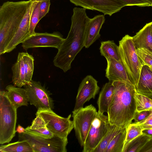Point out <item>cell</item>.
Returning a JSON list of instances; mask_svg holds the SVG:
<instances>
[{
	"label": "cell",
	"mask_w": 152,
	"mask_h": 152,
	"mask_svg": "<svg viewBox=\"0 0 152 152\" xmlns=\"http://www.w3.org/2000/svg\"><path fill=\"white\" fill-rule=\"evenodd\" d=\"M16 131L17 132L20 134L24 133L26 132L25 129L24 128L20 125H18Z\"/></svg>",
	"instance_id": "cell-38"
},
{
	"label": "cell",
	"mask_w": 152,
	"mask_h": 152,
	"mask_svg": "<svg viewBox=\"0 0 152 152\" xmlns=\"http://www.w3.org/2000/svg\"><path fill=\"white\" fill-rule=\"evenodd\" d=\"M99 89L96 80L91 75L86 76L79 87L73 110L83 107L86 102L92 98L94 99Z\"/></svg>",
	"instance_id": "cell-14"
},
{
	"label": "cell",
	"mask_w": 152,
	"mask_h": 152,
	"mask_svg": "<svg viewBox=\"0 0 152 152\" xmlns=\"http://www.w3.org/2000/svg\"><path fill=\"white\" fill-rule=\"evenodd\" d=\"M36 117L33 120L31 125L25 128L26 132L30 134L46 138H51L54 136L48 129L42 117L36 114Z\"/></svg>",
	"instance_id": "cell-22"
},
{
	"label": "cell",
	"mask_w": 152,
	"mask_h": 152,
	"mask_svg": "<svg viewBox=\"0 0 152 152\" xmlns=\"http://www.w3.org/2000/svg\"><path fill=\"white\" fill-rule=\"evenodd\" d=\"M136 50L137 53L144 65L152 66V53L143 49Z\"/></svg>",
	"instance_id": "cell-31"
},
{
	"label": "cell",
	"mask_w": 152,
	"mask_h": 152,
	"mask_svg": "<svg viewBox=\"0 0 152 152\" xmlns=\"http://www.w3.org/2000/svg\"><path fill=\"white\" fill-rule=\"evenodd\" d=\"M34 61V57L28 53H18L16 61L12 67V80L14 86L21 88L32 80Z\"/></svg>",
	"instance_id": "cell-9"
},
{
	"label": "cell",
	"mask_w": 152,
	"mask_h": 152,
	"mask_svg": "<svg viewBox=\"0 0 152 152\" xmlns=\"http://www.w3.org/2000/svg\"><path fill=\"white\" fill-rule=\"evenodd\" d=\"M150 110H145L139 112H136L134 118V123L140 122L146 118L150 114Z\"/></svg>",
	"instance_id": "cell-35"
},
{
	"label": "cell",
	"mask_w": 152,
	"mask_h": 152,
	"mask_svg": "<svg viewBox=\"0 0 152 152\" xmlns=\"http://www.w3.org/2000/svg\"><path fill=\"white\" fill-rule=\"evenodd\" d=\"M5 91H0V144L9 142L15 136L17 109L6 96Z\"/></svg>",
	"instance_id": "cell-5"
},
{
	"label": "cell",
	"mask_w": 152,
	"mask_h": 152,
	"mask_svg": "<svg viewBox=\"0 0 152 152\" xmlns=\"http://www.w3.org/2000/svg\"><path fill=\"white\" fill-rule=\"evenodd\" d=\"M86 10L83 8H73L70 30L54 58V65L64 72L70 69L72 62L84 47L85 28L90 19Z\"/></svg>",
	"instance_id": "cell-1"
},
{
	"label": "cell",
	"mask_w": 152,
	"mask_h": 152,
	"mask_svg": "<svg viewBox=\"0 0 152 152\" xmlns=\"http://www.w3.org/2000/svg\"><path fill=\"white\" fill-rule=\"evenodd\" d=\"M98 112L91 104L72 112L73 122L76 136L83 147L92 124Z\"/></svg>",
	"instance_id": "cell-8"
},
{
	"label": "cell",
	"mask_w": 152,
	"mask_h": 152,
	"mask_svg": "<svg viewBox=\"0 0 152 152\" xmlns=\"http://www.w3.org/2000/svg\"><path fill=\"white\" fill-rule=\"evenodd\" d=\"M0 151L3 152H34L26 140H20L6 145H1Z\"/></svg>",
	"instance_id": "cell-25"
},
{
	"label": "cell",
	"mask_w": 152,
	"mask_h": 152,
	"mask_svg": "<svg viewBox=\"0 0 152 152\" xmlns=\"http://www.w3.org/2000/svg\"><path fill=\"white\" fill-rule=\"evenodd\" d=\"M122 4L124 7L136 6L143 7L150 6V4L144 0H115Z\"/></svg>",
	"instance_id": "cell-32"
},
{
	"label": "cell",
	"mask_w": 152,
	"mask_h": 152,
	"mask_svg": "<svg viewBox=\"0 0 152 152\" xmlns=\"http://www.w3.org/2000/svg\"><path fill=\"white\" fill-rule=\"evenodd\" d=\"M110 123L107 115L98 112L89 130L83 152H93L107 132Z\"/></svg>",
	"instance_id": "cell-10"
},
{
	"label": "cell",
	"mask_w": 152,
	"mask_h": 152,
	"mask_svg": "<svg viewBox=\"0 0 152 152\" xmlns=\"http://www.w3.org/2000/svg\"><path fill=\"white\" fill-rule=\"evenodd\" d=\"M34 1H36V2H41L42 1H43L45 0H33Z\"/></svg>",
	"instance_id": "cell-40"
},
{
	"label": "cell",
	"mask_w": 152,
	"mask_h": 152,
	"mask_svg": "<svg viewBox=\"0 0 152 152\" xmlns=\"http://www.w3.org/2000/svg\"><path fill=\"white\" fill-rule=\"evenodd\" d=\"M151 29H152V22H151Z\"/></svg>",
	"instance_id": "cell-41"
},
{
	"label": "cell",
	"mask_w": 152,
	"mask_h": 152,
	"mask_svg": "<svg viewBox=\"0 0 152 152\" xmlns=\"http://www.w3.org/2000/svg\"><path fill=\"white\" fill-rule=\"evenodd\" d=\"M142 133L152 138V128L143 129L142 130Z\"/></svg>",
	"instance_id": "cell-37"
},
{
	"label": "cell",
	"mask_w": 152,
	"mask_h": 152,
	"mask_svg": "<svg viewBox=\"0 0 152 152\" xmlns=\"http://www.w3.org/2000/svg\"><path fill=\"white\" fill-rule=\"evenodd\" d=\"M50 0H45L40 2L39 7V20H41L49 12Z\"/></svg>",
	"instance_id": "cell-33"
},
{
	"label": "cell",
	"mask_w": 152,
	"mask_h": 152,
	"mask_svg": "<svg viewBox=\"0 0 152 152\" xmlns=\"http://www.w3.org/2000/svg\"><path fill=\"white\" fill-rule=\"evenodd\" d=\"M112 83L114 93L107 115L111 125L123 129L132 123L136 112V91L130 82L115 81Z\"/></svg>",
	"instance_id": "cell-2"
},
{
	"label": "cell",
	"mask_w": 152,
	"mask_h": 152,
	"mask_svg": "<svg viewBox=\"0 0 152 152\" xmlns=\"http://www.w3.org/2000/svg\"><path fill=\"white\" fill-rule=\"evenodd\" d=\"M105 18L104 15H99L90 18L87 23L84 36V47L88 48L100 36L99 32Z\"/></svg>",
	"instance_id": "cell-16"
},
{
	"label": "cell",
	"mask_w": 152,
	"mask_h": 152,
	"mask_svg": "<svg viewBox=\"0 0 152 152\" xmlns=\"http://www.w3.org/2000/svg\"><path fill=\"white\" fill-rule=\"evenodd\" d=\"M151 138L150 137L142 134L131 141L124 148L123 152H139Z\"/></svg>",
	"instance_id": "cell-27"
},
{
	"label": "cell",
	"mask_w": 152,
	"mask_h": 152,
	"mask_svg": "<svg viewBox=\"0 0 152 152\" xmlns=\"http://www.w3.org/2000/svg\"><path fill=\"white\" fill-rule=\"evenodd\" d=\"M34 4V1H33L14 36L5 48L4 53L12 51L18 44L22 43L30 36L29 31L30 18Z\"/></svg>",
	"instance_id": "cell-15"
},
{
	"label": "cell",
	"mask_w": 152,
	"mask_h": 152,
	"mask_svg": "<svg viewBox=\"0 0 152 152\" xmlns=\"http://www.w3.org/2000/svg\"><path fill=\"white\" fill-rule=\"evenodd\" d=\"M142 129L141 126L136 123H131L126 128V134L124 149L131 141L142 134Z\"/></svg>",
	"instance_id": "cell-29"
},
{
	"label": "cell",
	"mask_w": 152,
	"mask_h": 152,
	"mask_svg": "<svg viewBox=\"0 0 152 152\" xmlns=\"http://www.w3.org/2000/svg\"><path fill=\"white\" fill-rule=\"evenodd\" d=\"M148 2L150 5V6H152V0H144Z\"/></svg>",
	"instance_id": "cell-39"
},
{
	"label": "cell",
	"mask_w": 152,
	"mask_h": 152,
	"mask_svg": "<svg viewBox=\"0 0 152 152\" xmlns=\"http://www.w3.org/2000/svg\"><path fill=\"white\" fill-rule=\"evenodd\" d=\"M135 89L138 93L152 96V70L148 66H142Z\"/></svg>",
	"instance_id": "cell-19"
},
{
	"label": "cell",
	"mask_w": 152,
	"mask_h": 152,
	"mask_svg": "<svg viewBox=\"0 0 152 152\" xmlns=\"http://www.w3.org/2000/svg\"><path fill=\"white\" fill-rule=\"evenodd\" d=\"M101 56L105 58H110L120 61L119 47L113 40H107L101 42L99 48Z\"/></svg>",
	"instance_id": "cell-23"
},
{
	"label": "cell",
	"mask_w": 152,
	"mask_h": 152,
	"mask_svg": "<svg viewBox=\"0 0 152 152\" xmlns=\"http://www.w3.org/2000/svg\"><path fill=\"white\" fill-rule=\"evenodd\" d=\"M40 3V2L34 1L30 18L29 31L30 36L36 32L35 31V27L40 20L39 17Z\"/></svg>",
	"instance_id": "cell-30"
},
{
	"label": "cell",
	"mask_w": 152,
	"mask_h": 152,
	"mask_svg": "<svg viewBox=\"0 0 152 152\" xmlns=\"http://www.w3.org/2000/svg\"><path fill=\"white\" fill-rule=\"evenodd\" d=\"M126 128L124 129L114 137L109 144L105 152H123Z\"/></svg>",
	"instance_id": "cell-26"
},
{
	"label": "cell",
	"mask_w": 152,
	"mask_h": 152,
	"mask_svg": "<svg viewBox=\"0 0 152 152\" xmlns=\"http://www.w3.org/2000/svg\"><path fill=\"white\" fill-rule=\"evenodd\" d=\"M136 124H139L142 129L152 128V109L150 110V114L146 118Z\"/></svg>",
	"instance_id": "cell-34"
},
{
	"label": "cell",
	"mask_w": 152,
	"mask_h": 152,
	"mask_svg": "<svg viewBox=\"0 0 152 152\" xmlns=\"http://www.w3.org/2000/svg\"><path fill=\"white\" fill-rule=\"evenodd\" d=\"M151 22L132 37L136 49H143L152 53V31Z\"/></svg>",
	"instance_id": "cell-18"
},
{
	"label": "cell",
	"mask_w": 152,
	"mask_h": 152,
	"mask_svg": "<svg viewBox=\"0 0 152 152\" xmlns=\"http://www.w3.org/2000/svg\"><path fill=\"white\" fill-rule=\"evenodd\" d=\"M106 59L107 64L105 76L109 81H124L131 83L121 61H118L110 58Z\"/></svg>",
	"instance_id": "cell-17"
},
{
	"label": "cell",
	"mask_w": 152,
	"mask_h": 152,
	"mask_svg": "<svg viewBox=\"0 0 152 152\" xmlns=\"http://www.w3.org/2000/svg\"><path fill=\"white\" fill-rule=\"evenodd\" d=\"M150 68L152 70V66H150Z\"/></svg>",
	"instance_id": "cell-42"
},
{
	"label": "cell",
	"mask_w": 152,
	"mask_h": 152,
	"mask_svg": "<svg viewBox=\"0 0 152 152\" xmlns=\"http://www.w3.org/2000/svg\"><path fill=\"white\" fill-rule=\"evenodd\" d=\"M118 47L121 60L135 88L144 65L137 53L132 37L125 35L119 41Z\"/></svg>",
	"instance_id": "cell-4"
},
{
	"label": "cell",
	"mask_w": 152,
	"mask_h": 152,
	"mask_svg": "<svg viewBox=\"0 0 152 152\" xmlns=\"http://www.w3.org/2000/svg\"><path fill=\"white\" fill-rule=\"evenodd\" d=\"M33 0L7 1L0 7V54L14 36Z\"/></svg>",
	"instance_id": "cell-3"
},
{
	"label": "cell",
	"mask_w": 152,
	"mask_h": 152,
	"mask_svg": "<svg viewBox=\"0 0 152 152\" xmlns=\"http://www.w3.org/2000/svg\"><path fill=\"white\" fill-rule=\"evenodd\" d=\"M123 129L110 124L107 132L93 152H105L109 144L112 140Z\"/></svg>",
	"instance_id": "cell-24"
},
{
	"label": "cell",
	"mask_w": 152,
	"mask_h": 152,
	"mask_svg": "<svg viewBox=\"0 0 152 152\" xmlns=\"http://www.w3.org/2000/svg\"><path fill=\"white\" fill-rule=\"evenodd\" d=\"M31 105L38 109L53 110L54 108L53 101L50 96L52 94L39 81L32 80L23 86Z\"/></svg>",
	"instance_id": "cell-11"
},
{
	"label": "cell",
	"mask_w": 152,
	"mask_h": 152,
	"mask_svg": "<svg viewBox=\"0 0 152 152\" xmlns=\"http://www.w3.org/2000/svg\"><path fill=\"white\" fill-rule=\"evenodd\" d=\"M75 5L86 9L96 10L104 15L111 16L124 7L115 0H69Z\"/></svg>",
	"instance_id": "cell-13"
},
{
	"label": "cell",
	"mask_w": 152,
	"mask_h": 152,
	"mask_svg": "<svg viewBox=\"0 0 152 152\" xmlns=\"http://www.w3.org/2000/svg\"><path fill=\"white\" fill-rule=\"evenodd\" d=\"M151 97L152 98V96H151Z\"/></svg>",
	"instance_id": "cell-43"
},
{
	"label": "cell",
	"mask_w": 152,
	"mask_h": 152,
	"mask_svg": "<svg viewBox=\"0 0 152 152\" xmlns=\"http://www.w3.org/2000/svg\"><path fill=\"white\" fill-rule=\"evenodd\" d=\"M7 91L5 94L16 108L23 106H27L29 102L26 91L24 88H22L9 85L6 87Z\"/></svg>",
	"instance_id": "cell-20"
},
{
	"label": "cell",
	"mask_w": 152,
	"mask_h": 152,
	"mask_svg": "<svg viewBox=\"0 0 152 152\" xmlns=\"http://www.w3.org/2000/svg\"><path fill=\"white\" fill-rule=\"evenodd\" d=\"M139 152H152V138L141 149Z\"/></svg>",
	"instance_id": "cell-36"
},
{
	"label": "cell",
	"mask_w": 152,
	"mask_h": 152,
	"mask_svg": "<svg viewBox=\"0 0 152 152\" xmlns=\"http://www.w3.org/2000/svg\"><path fill=\"white\" fill-rule=\"evenodd\" d=\"M114 90V86L112 82L109 81L104 85L97 101L99 113L104 114L107 113L113 97Z\"/></svg>",
	"instance_id": "cell-21"
},
{
	"label": "cell",
	"mask_w": 152,
	"mask_h": 152,
	"mask_svg": "<svg viewBox=\"0 0 152 152\" xmlns=\"http://www.w3.org/2000/svg\"><path fill=\"white\" fill-rule=\"evenodd\" d=\"M64 39L58 32L51 33L35 32L22 43V46L26 50L38 47H51L58 49Z\"/></svg>",
	"instance_id": "cell-12"
},
{
	"label": "cell",
	"mask_w": 152,
	"mask_h": 152,
	"mask_svg": "<svg viewBox=\"0 0 152 152\" xmlns=\"http://www.w3.org/2000/svg\"><path fill=\"white\" fill-rule=\"evenodd\" d=\"M136 112L150 110L152 109V99L149 97L137 93L134 94Z\"/></svg>",
	"instance_id": "cell-28"
},
{
	"label": "cell",
	"mask_w": 152,
	"mask_h": 152,
	"mask_svg": "<svg viewBox=\"0 0 152 152\" xmlns=\"http://www.w3.org/2000/svg\"><path fill=\"white\" fill-rule=\"evenodd\" d=\"M19 140H25L30 144L34 152H66L68 139L62 138L54 135L46 138L32 134L26 132L19 134Z\"/></svg>",
	"instance_id": "cell-6"
},
{
	"label": "cell",
	"mask_w": 152,
	"mask_h": 152,
	"mask_svg": "<svg viewBox=\"0 0 152 152\" xmlns=\"http://www.w3.org/2000/svg\"><path fill=\"white\" fill-rule=\"evenodd\" d=\"M44 120L48 129L54 135L62 138L67 136L74 128L73 121L71 119V115L64 118L55 113L52 110L38 109L36 113Z\"/></svg>",
	"instance_id": "cell-7"
}]
</instances>
